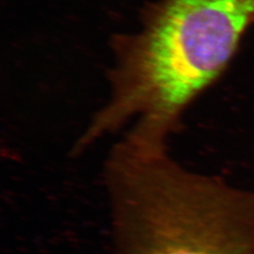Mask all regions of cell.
Masks as SVG:
<instances>
[{
  "label": "cell",
  "instance_id": "cell-1",
  "mask_svg": "<svg viewBox=\"0 0 254 254\" xmlns=\"http://www.w3.org/2000/svg\"><path fill=\"white\" fill-rule=\"evenodd\" d=\"M254 22V0H161L119 44L112 94L83 145L132 119L168 137L183 111L225 71Z\"/></svg>",
  "mask_w": 254,
  "mask_h": 254
},
{
  "label": "cell",
  "instance_id": "cell-2",
  "mask_svg": "<svg viewBox=\"0 0 254 254\" xmlns=\"http://www.w3.org/2000/svg\"><path fill=\"white\" fill-rule=\"evenodd\" d=\"M114 254H254V192L190 172L129 132L106 164Z\"/></svg>",
  "mask_w": 254,
  "mask_h": 254
}]
</instances>
